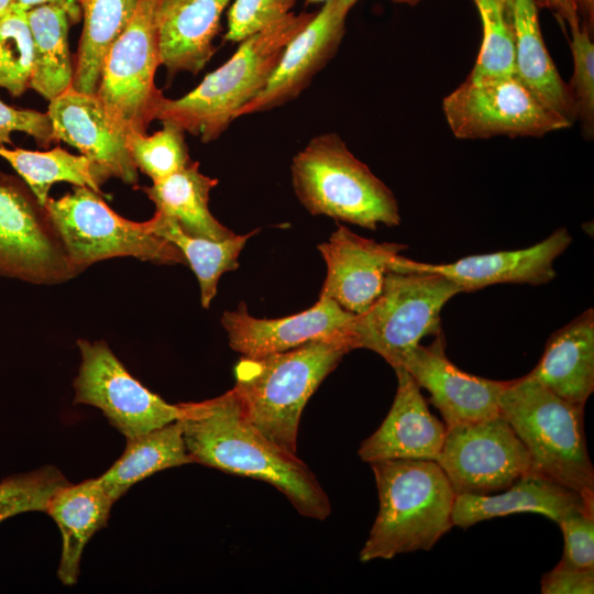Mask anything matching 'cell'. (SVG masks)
Returning a JSON list of instances; mask_svg holds the SVG:
<instances>
[{
	"label": "cell",
	"mask_w": 594,
	"mask_h": 594,
	"mask_svg": "<svg viewBox=\"0 0 594 594\" xmlns=\"http://www.w3.org/2000/svg\"><path fill=\"white\" fill-rule=\"evenodd\" d=\"M146 222L151 232L173 243L182 252L198 279L204 308H209L216 297L222 274L239 267L241 251L248 240L260 231L255 229L246 234L213 241L186 234L173 219L156 211Z\"/></svg>",
	"instance_id": "f546056e"
},
{
	"label": "cell",
	"mask_w": 594,
	"mask_h": 594,
	"mask_svg": "<svg viewBox=\"0 0 594 594\" xmlns=\"http://www.w3.org/2000/svg\"><path fill=\"white\" fill-rule=\"evenodd\" d=\"M436 462L455 495L503 491L531 469L526 447L501 414L447 428Z\"/></svg>",
	"instance_id": "7c38bea8"
},
{
	"label": "cell",
	"mask_w": 594,
	"mask_h": 594,
	"mask_svg": "<svg viewBox=\"0 0 594 594\" xmlns=\"http://www.w3.org/2000/svg\"><path fill=\"white\" fill-rule=\"evenodd\" d=\"M26 14L34 45L30 88L51 101L73 86L74 66L67 37L70 18L57 3L34 7Z\"/></svg>",
	"instance_id": "83f0119b"
},
{
	"label": "cell",
	"mask_w": 594,
	"mask_h": 594,
	"mask_svg": "<svg viewBox=\"0 0 594 594\" xmlns=\"http://www.w3.org/2000/svg\"><path fill=\"white\" fill-rule=\"evenodd\" d=\"M78 3L84 11V28L73 87L96 94L106 56L133 19L139 0H78Z\"/></svg>",
	"instance_id": "f1b7e54d"
},
{
	"label": "cell",
	"mask_w": 594,
	"mask_h": 594,
	"mask_svg": "<svg viewBox=\"0 0 594 594\" xmlns=\"http://www.w3.org/2000/svg\"><path fill=\"white\" fill-rule=\"evenodd\" d=\"M14 6L25 11L42 4L57 3L63 6L70 18V21H78L80 11L77 0H13Z\"/></svg>",
	"instance_id": "b9f144b4"
},
{
	"label": "cell",
	"mask_w": 594,
	"mask_h": 594,
	"mask_svg": "<svg viewBox=\"0 0 594 594\" xmlns=\"http://www.w3.org/2000/svg\"><path fill=\"white\" fill-rule=\"evenodd\" d=\"M179 406L178 421L194 463L264 481L305 517L329 516V498L315 474L297 454L278 447L245 418L233 389Z\"/></svg>",
	"instance_id": "6da1fadb"
},
{
	"label": "cell",
	"mask_w": 594,
	"mask_h": 594,
	"mask_svg": "<svg viewBox=\"0 0 594 594\" xmlns=\"http://www.w3.org/2000/svg\"><path fill=\"white\" fill-rule=\"evenodd\" d=\"M499 1L504 4L506 10L513 14V1L514 0H499Z\"/></svg>",
	"instance_id": "f6af8a7d"
},
{
	"label": "cell",
	"mask_w": 594,
	"mask_h": 594,
	"mask_svg": "<svg viewBox=\"0 0 594 594\" xmlns=\"http://www.w3.org/2000/svg\"><path fill=\"white\" fill-rule=\"evenodd\" d=\"M12 132L29 134L42 147H47L55 142L47 112L15 108L0 99V145L13 144Z\"/></svg>",
	"instance_id": "f35d334b"
},
{
	"label": "cell",
	"mask_w": 594,
	"mask_h": 594,
	"mask_svg": "<svg viewBox=\"0 0 594 594\" xmlns=\"http://www.w3.org/2000/svg\"><path fill=\"white\" fill-rule=\"evenodd\" d=\"M407 246L376 242L340 226L318 250L327 265L320 295L344 310L359 315L370 308L382 293L394 260Z\"/></svg>",
	"instance_id": "e0dca14e"
},
{
	"label": "cell",
	"mask_w": 594,
	"mask_h": 594,
	"mask_svg": "<svg viewBox=\"0 0 594 594\" xmlns=\"http://www.w3.org/2000/svg\"><path fill=\"white\" fill-rule=\"evenodd\" d=\"M114 501L97 479L57 490L45 513L62 534V556L57 576L64 585L76 584L84 549L91 537L107 526Z\"/></svg>",
	"instance_id": "d4e9b609"
},
{
	"label": "cell",
	"mask_w": 594,
	"mask_h": 594,
	"mask_svg": "<svg viewBox=\"0 0 594 594\" xmlns=\"http://www.w3.org/2000/svg\"><path fill=\"white\" fill-rule=\"evenodd\" d=\"M290 172L298 200L314 216L370 230L400 222L392 190L336 133L314 136L293 158Z\"/></svg>",
	"instance_id": "8992f818"
},
{
	"label": "cell",
	"mask_w": 594,
	"mask_h": 594,
	"mask_svg": "<svg viewBox=\"0 0 594 594\" xmlns=\"http://www.w3.org/2000/svg\"><path fill=\"white\" fill-rule=\"evenodd\" d=\"M78 1V0H77Z\"/></svg>",
	"instance_id": "c3c4849f"
},
{
	"label": "cell",
	"mask_w": 594,
	"mask_h": 594,
	"mask_svg": "<svg viewBox=\"0 0 594 594\" xmlns=\"http://www.w3.org/2000/svg\"><path fill=\"white\" fill-rule=\"evenodd\" d=\"M163 128L147 135L127 134V146L138 169L153 183L185 168L191 163L185 141V130L172 121H162Z\"/></svg>",
	"instance_id": "1f68e13d"
},
{
	"label": "cell",
	"mask_w": 594,
	"mask_h": 594,
	"mask_svg": "<svg viewBox=\"0 0 594 594\" xmlns=\"http://www.w3.org/2000/svg\"><path fill=\"white\" fill-rule=\"evenodd\" d=\"M528 375L560 398L584 406L594 391V311L587 309L548 339Z\"/></svg>",
	"instance_id": "603a6c76"
},
{
	"label": "cell",
	"mask_w": 594,
	"mask_h": 594,
	"mask_svg": "<svg viewBox=\"0 0 594 594\" xmlns=\"http://www.w3.org/2000/svg\"><path fill=\"white\" fill-rule=\"evenodd\" d=\"M491 494H460L452 509L453 526L466 529L483 520L518 513L540 514L559 524L570 512L594 506L579 493L529 472L509 487Z\"/></svg>",
	"instance_id": "7402d4cb"
},
{
	"label": "cell",
	"mask_w": 594,
	"mask_h": 594,
	"mask_svg": "<svg viewBox=\"0 0 594 594\" xmlns=\"http://www.w3.org/2000/svg\"><path fill=\"white\" fill-rule=\"evenodd\" d=\"M397 389L381 426L360 446L364 462L383 460L436 461L444 442L447 426L433 416L420 386L403 367L394 369Z\"/></svg>",
	"instance_id": "ffe728a7"
},
{
	"label": "cell",
	"mask_w": 594,
	"mask_h": 594,
	"mask_svg": "<svg viewBox=\"0 0 594 594\" xmlns=\"http://www.w3.org/2000/svg\"><path fill=\"white\" fill-rule=\"evenodd\" d=\"M77 346L81 363L74 380L75 404L100 409L127 439L179 419V404H168L142 385L106 342L78 340Z\"/></svg>",
	"instance_id": "4fadbf2b"
},
{
	"label": "cell",
	"mask_w": 594,
	"mask_h": 594,
	"mask_svg": "<svg viewBox=\"0 0 594 594\" xmlns=\"http://www.w3.org/2000/svg\"><path fill=\"white\" fill-rule=\"evenodd\" d=\"M0 157L6 160L45 206L53 184L70 183L101 194L102 184L111 176L84 155H75L56 146L50 151H29L0 145Z\"/></svg>",
	"instance_id": "4dcf8cb0"
},
{
	"label": "cell",
	"mask_w": 594,
	"mask_h": 594,
	"mask_svg": "<svg viewBox=\"0 0 594 594\" xmlns=\"http://www.w3.org/2000/svg\"><path fill=\"white\" fill-rule=\"evenodd\" d=\"M0 275L34 284L77 275L45 207L22 179L1 170Z\"/></svg>",
	"instance_id": "8fae6325"
},
{
	"label": "cell",
	"mask_w": 594,
	"mask_h": 594,
	"mask_svg": "<svg viewBox=\"0 0 594 594\" xmlns=\"http://www.w3.org/2000/svg\"><path fill=\"white\" fill-rule=\"evenodd\" d=\"M537 7L548 8L556 15L563 29L581 25V19L573 0H534Z\"/></svg>",
	"instance_id": "60d3db41"
},
{
	"label": "cell",
	"mask_w": 594,
	"mask_h": 594,
	"mask_svg": "<svg viewBox=\"0 0 594 594\" xmlns=\"http://www.w3.org/2000/svg\"><path fill=\"white\" fill-rule=\"evenodd\" d=\"M314 15L290 12L242 41L229 61L187 95L178 99L164 96L154 120L172 121L204 143L217 140L238 112L265 88L286 45Z\"/></svg>",
	"instance_id": "3957f363"
},
{
	"label": "cell",
	"mask_w": 594,
	"mask_h": 594,
	"mask_svg": "<svg viewBox=\"0 0 594 594\" xmlns=\"http://www.w3.org/2000/svg\"><path fill=\"white\" fill-rule=\"evenodd\" d=\"M158 0H139L128 28L108 52L96 95L125 133H146L164 97L155 86L161 65L155 12Z\"/></svg>",
	"instance_id": "9c48e42d"
},
{
	"label": "cell",
	"mask_w": 594,
	"mask_h": 594,
	"mask_svg": "<svg viewBox=\"0 0 594 594\" xmlns=\"http://www.w3.org/2000/svg\"><path fill=\"white\" fill-rule=\"evenodd\" d=\"M358 0H328L286 45L265 88L237 114L258 113L296 99L334 56L345 32V19Z\"/></svg>",
	"instance_id": "9a60e30c"
},
{
	"label": "cell",
	"mask_w": 594,
	"mask_h": 594,
	"mask_svg": "<svg viewBox=\"0 0 594 594\" xmlns=\"http://www.w3.org/2000/svg\"><path fill=\"white\" fill-rule=\"evenodd\" d=\"M570 47L573 58L571 90L576 120L582 124L585 139L594 135V44L592 34L583 25L571 29Z\"/></svg>",
	"instance_id": "d590c367"
},
{
	"label": "cell",
	"mask_w": 594,
	"mask_h": 594,
	"mask_svg": "<svg viewBox=\"0 0 594 594\" xmlns=\"http://www.w3.org/2000/svg\"><path fill=\"white\" fill-rule=\"evenodd\" d=\"M45 209L78 274L110 257L132 256L155 264H187L182 252L150 231L114 212L88 187L75 186L61 198H48Z\"/></svg>",
	"instance_id": "ba28073f"
},
{
	"label": "cell",
	"mask_w": 594,
	"mask_h": 594,
	"mask_svg": "<svg viewBox=\"0 0 594 594\" xmlns=\"http://www.w3.org/2000/svg\"><path fill=\"white\" fill-rule=\"evenodd\" d=\"M34 67L33 37L26 11L14 8L0 20V87L13 97L30 88Z\"/></svg>",
	"instance_id": "836d02e7"
},
{
	"label": "cell",
	"mask_w": 594,
	"mask_h": 594,
	"mask_svg": "<svg viewBox=\"0 0 594 594\" xmlns=\"http://www.w3.org/2000/svg\"><path fill=\"white\" fill-rule=\"evenodd\" d=\"M458 139L542 136L570 128L544 108L515 76H471L442 101Z\"/></svg>",
	"instance_id": "30bf717a"
},
{
	"label": "cell",
	"mask_w": 594,
	"mask_h": 594,
	"mask_svg": "<svg viewBox=\"0 0 594 594\" xmlns=\"http://www.w3.org/2000/svg\"><path fill=\"white\" fill-rule=\"evenodd\" d=\"M429 402L440 411L447 428L499 415V398L508 381H494L469 374L446 355L442 331L431 344H418L402 360Z\"/></svg>",
	"instance_id": "5bb4252c"
},
{
	"label": "cell",
	"mask_w": 594,
	"mask_h": 594,
	"mask_svg": "<svg viewBox=\"0 0 594 594\" xmlns=\"http://www.w3.org/2000/svg\"><path fill=\"white\" fill-rule=\"evenodd\" d=\"M68 483L52 465L6 477L0 482V522L26 512H45L54 493Z\"/></svg>",
	"instance_id": "e575fe53"
},
{
	"label": "cell",
	"mask_w": 594,
	"mask_h": 594,
	"mask_svg": "<svg viewBox=\"0 0 594 594\" xmlns=\"http://www.w3.org/2000/svg\"><path fill=\"white\" fill-rule=\"evenodd\" d=\"M394 1H396V2H405V3H408L410 6H414L417 2H419L420 0H394Z\"/></svg>",
	"instance_id": "bcb514c9"
},
{
	"label": "cell",
	"mask_w": 594,
	"mask_h": 594,
	"mask_svg": "<svg viewBox=\"0 0 594 594\" xmlns=\"http://www.w3.org/2000/svg\"><path fill=\"white\" fill-rule=\"evenodd\" d=\"M14 8L13 0H0V20Z\"/></svg>",
	"instance_id": "ee69618b"
},
{
	"label": "cell",
	"mask_w": 594,
	"mask_h": 594,
	"mask_svg": "<svg viewBox=\"0 0 594 594\" xmlns=\"http://www.w3.org/2000/svg\"><path fill=\"white\" fill-rule=\"evenodd\" d=\"M297 0H234L224 41L238 43L285 18Z\"/></svg>",
	"instance_id": "8d00e7d4"
},
{
	"label": "cell",
	"mask_w": 594,
	"mask_h": 594,
	"mask_svg": "<svg viewBox=\"0 0 594 594\" xmlns=\"http://www.w3.org/2000/svg\"><path fill=\"white\" fill-rule=\"evenodd\" d=\"M483 26L481 50L469 75H515L513 14L499 0H473Z\"/></svg>",
	"instance_id": "d6a6232c"
},
{
	"label": "cell",
	"mask_w": 594,
	"mask_h": 594,
	"mask_svg": "<svg viewBox=\"0 0 594 594\" xmlns=\"http://www.w3.org/2000/svg\"><path fill=\"white\" fill-rule=\"evenodd\" d=\"M543 594L594 593V569H579L560 562L541 579Z\"/></svg>",
	"instance_id": "ab89813d"
},
{
	"label": "cell",
	"mask_w": 594,
	"mask_h": 594,
	"mask_svg": "<svg viewBox=\"0 0 594 594\" xmlns=\"http://www.w3.org/2000/svg\"><path fill=\"white\" fill-rule=\"evenodd\" d=\"M558 525L564 539L561 561L579 569H594V506L570 512Z\"/></svg>",
	"instance_id": "74e56055"
},
{
	"label": "cell",
	"mask_w": 594,
	"mask_h": 594,
	"mask_svg": "<svg viewBox=\"0 0 594 594\" xmlns=\"http://www.w3.org/2000/svg\"><path fill=\"white\" fill-rule=\"evenodd\" d=\"M354 315L330 298L319 296L317 302L298 314L280 318H255L241 304L224 311L221 323L230 346L242 356L254 358L284 352L314 340L348 338Z\"/></svg>",
	"instance_id": "ac0fdd59"
},
{
	"label": "cell",
	"mask_w": 594,
	"mask_h": 594,
	"mask_svg": "<svg viewBox=\"0 0 594 594\" xmlns=\"http://www.w3.org/2000/svg\"><path fill=\"white\" fill-rule=\"evenodd\" d=\"M231 0H158L155 22L160 62L168 75L198 74L216 53L213 40Z\"/></svg>",
	"instance_id": "44dd1931"
},
{
	"label": "cell",
	"mask_w": 594,
	"mask_h": 594,
	"mask_svg": "<svg viewBox=\"0 0 594 594\" xmlns=\"http://www.w3.org/2000/svg\"><path fill=\"white\" fill-rule=\"evenodd\" d=\"M572 242L560 228L532 246L470 255L446 264L417 262L398 255L391 271L432 272L457 284L461 292H472L495 284L541 285L556 277L554 261Z\"/></svg>",
	"instance_id": "2e32d148"
},
{
	"label": "cell",
	"mask_w": 594,
	"mask_h": 594,
	"mask_svg": "<svg viewBox=\"0 0 594 594\" xmlns=\"http://www.w3.org/2000/svg\"><path fill=\"white\" fill-rule=\"evenodd\" d=\"M194 463L186 449L178 420L127 439L122 455L98 477L99 483L116 502L134 484L154 473Z\"/></svg>",
	"instance_id": "4316f807"
},
{
	"label": "cell",
	"mask_w": 594,
	"mask_h": 594,
	"mask_svg": "<svg viewBox=\"0 0 594 594\" xmlns=\"http://www.w3.org/2000/svg\"><path fill=\"white\" fill-rule=\"evenodd\" d=\"M307 4H310V3H319V2H326L328 0H305Z\"/></svg>",
	"instance_id": "7dc6e473"
},
{
	"label": "cell",
	"mask_w": 594,
	"mask_h": 594,
	"mask_svg": "<svg viewBox=\"0 0 594 594\" xmlns=\"http://www.w3.org/2000/svg\"><path fill=\"white\" fill-rule=\"evenodd\" d=\"M47 114L55 141L77 148L111 177L129 185L138 183L127 134L113 122L96 94L80 92L72 86L50 101Z\"/></svg>",
	"instance_id": "d6986e66"
},
{
	"label": "cell",
	"mask_w": 594,
	"mask_h": 594,
	"mask_svg": "<svg viewBox=\"0 0 594 594\" xmlns=\"http://www.w3.org/2000/svg\"><path fill=\"white\" fill-rule=\"evenodd\" d=\"M459 293L457 284L437 273L388 272L380 296L349 324L352 350H371L398 367L422 338L441 332V310Z\"/></svg>",
	"instance_id": "52a82bcc"
},
{
	"label": "cell",
	"mask_w": 594,
	"mask_h": 594,
	"mask_svg": "<svg viewBox=\"0 0 594 594\" xmlns=\"http://www.w3.org/2000/svg\"><path fill=\"white\" fill-rule=\"evenodd\" d=\"M380 507L360 561L392 559L430 550L453 527L455 493L431 460H383L370 463Z\"/></svg>",
	"instance_id": "277c9868"
},
{
	"label": "cell",
	"mask_w": 594,
	"mask_h": 594,
	"mask_svg": "<svg viewBox=\"0 0 594 594\" xmlns=\"http://www.w3.org/2000/svg\"><path fill=\"white\" fill-rule=\"evenodd\" d=\"M583 411L584 406L560 398L528 374L508 381L499 398V414L530 455V472L594 503Z\"/></svg>",
	"instance_id": "5b68a950"
},
{
	"label": "cell",
	"mask_w": 594,
	"mask_h": 594,
	"mask_svg": "<svg viewBox=\"0 0 594 594\" xmlns=\"http://www.w3.org/2000/svg\"><path fill=\"white\" fill-rule=\"evenodd\" d=\"M352 351L346 337L314 340L263 356H242L232 388L245 418L266 438L297 454L304 407L320 383Z\"/></svg>",
	"instance_id": "7a4b0ae2"
},
{
	"label": "cell",
	"mask_w": 594,
	"mask_h": 594,
	"mask_svg": "<svg viewBox=\"0 0 594 594\" xmlns=\"http://www.w3.org/2000/svg\"><path fill=\"white\" fill-rule=\"evenodd\" d=\"M218 179L199 170V163L193 162L185 168L141 187L153 201L156 212L173 219L188 235L222 241L234 233L220 223L210 212L209 196Z\"/></svg>",
	"instance_id": "484cf974"
},
{
	"label": "cell",
	"mask_w": 594,
	"mask_h": 594,
	"mask_svg": "<svg viewBox=\"0 0 594 594\" xmlns=\"http://www.w3.org/2000/svg\"><path fill=\"white\" fill-rule=\"evenodd\" d=\"M580 19L582 18L581 25L586 28L591 34H593L594 25V0H573Z\"/></svg>",
	"instance_id": "7bdbcfd3"
},
{
	"label": "cell",
	"mask_w": 594,
	"mask_h": 594,
	"mask_svg": "<svg viewBox=\"0 0 594 594\" xmlns=\"http://www.w3.org/2000/svg\"><path fill=\"white\" fill-rule=\"evenodd\" d=\"M513 26L515 76L544 108L573 125V97L544 45L534 0L513 1Z\"/></svg>",
	"instance_id": "cb8c5ba5"
}]
</instances>
